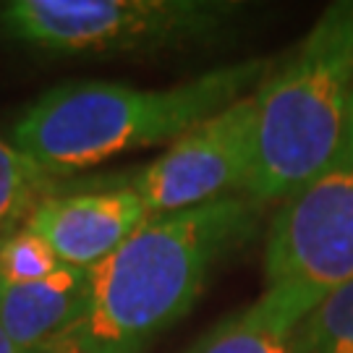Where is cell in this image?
<instances>
[{
	"instance_id": "3957f363",
	"label": "cell",
	"mask_w": 353,
	"mask_h": 353,
	"mask_svg": "<svg viewBox=\"0 0 353 353\" xmlns=\"http://www.w3.org/2000/svg\"><path fill=\"white\" fill-rule=\"evenodd\" d=\"M256 160L249 196L283 202L341 147L353 105V0L330 3L254 89Z\"/></svg>"
},
{
	"instance_id": "9c48e42d",
	"label": "cell",
	"mask_w": 353,
	"mask_h": 353,
	"mask_svg": "<svg viewBox=\"0 0 353 353\" xmlns=\"http://www.w3.org/2000/svg\"><path fill=\"white\" fill-rule=\"evenodd\" d=\"M312 309L314 303L296 293L265 288L254 303L204 332L189 353H301V327Z\"/></svg>"
},
{
	"instance_id": "8fae6325",
	"label": "cell",
	"mask_w": 353,
	"mask_h": 353,
	"mask_svg": "<svg viewBox=\"0 0 353 353\" xmlns=\"http://www.w3.org/2000/svg\"><path fill=\"white\" fill-rule=\"evenodd\" d=\"M301 353H353V280L330 290L303 319Z\"/></svg>"
},
{
	"instance_id": "5bb4252c",
	"label": "cell",
	"mask_w": 353,
	"mask_h": 353,
	"mask_svg": "<svg viewBox=\"0 0 353 353\" xmlns=\"http://www.w3.org/2000/svg\"><path fill=\"white\" fill-rule=\"evenodd\" d=\"M48 353H61V348H52V351H48ZM65 353H76V351H71V348H68Z\"/></svg>"
},
{
	"instance_id": "ba28073f",
	"label": "cell",
	"mask_w": 353,
	"mask_h": 353,
	"mask_svg": "<svg viewBox=\"0 0 353 353\" xmlns=\"http://www.w3.org/2000/svg\"><path fill=\"white\" fill-rule=\"evenodd\" d=\"M92 270L63 265L26 285H0V327L19 348H61L89 312Z\"/></svg>"
},
{
	"instance_id": "277c9868",
	"label": "cell",
	"mask_w": 353,
	"mask_h": 353,
	"mask_svg": "<svg viewBox=\"0 0 353 353\" xmlns=\"http://www.w3.org/2000/svg\"><path fill=\"white\" fill-rule=\"evenodd\" d=\"M239 13L230 0H11L0 29L50 55H115L212 39Z\"/></svg>"
},
{
	"instance_id": "6da1fadb",
	"label": "cell",
	"mask_w": 353,
	"mask_h": 353,
	"mask_svg": "<svg viewBox=\"0 0 353 353\" xmlns=\"http://www.w3.org/2000/svg\"><path fill=\"white\" fill-rule=\"evenodd\" d=\"M267 204L249 194L152 214L92 270V301L65 338L76 353H141L202 296L212 270L256 233Z\"/></svg>"
},
{
	"instance_id": "4fadbf2b",
	"label": "cell",
	"mask_w": 353,
	"mask_h": 353,
	"mask_svg": "<svg viewBox=\"0 0 353 353\" xmlns=\"http://www.w3.org/2000/svg\"><path fill=\"white\" fill-rule=\"evenodd\" d=\"M0 353H32V351H24V348H19L16 343L8 338V332L0 327Z\"/></svg>"
},
{
	"instance_id": "30bf717a",
	"label": "cell",
	"mask_w": 353,
	"mask_h": 353,
	"mask_svg": "<svg viewBox=\"0 0 353 353\" xmlns=\"http://www.w3.org/2000/svg\"><path fill=\"white\" fill-rule=\"evenodd\" d=\"M52 176L13 141L0 139V239H6L48 199Z\"/></svg>"
},
{
	"instance_id": "7c38bea8",
	"label": "cell",
	"mask_w": 353,
	"mask_h": 353,
	"mask_svg": "<svg viewBox=\"0 0 353 353\" xmlns=\"http://www.w3.org/2000/svg\"><path fill=\"white\" fill-rule=\"evenodd\" d=\"M63 262L32 228H16L0 239V285H26L52 275Z\"/></svg>"
},
{
	"instance_id": "8992f818",
	"label": "cell",
	"mask_w": 353,
	"mask_h": 353,
	"mask_svg": "<svg viewBox=\"0 0 353 353\" xmlns=\"http://www.w3.org/2000/svg\"><path fill=\"white\" fill-rule=\"evenodd\" d=\"M256 160V102L246 94L202 121L144 165L131 186L152 214L249 194Z\"/></svg>"
},
{
	"instance_id": "5b68a950",
	"label": "cell",
	"mask_w": 353,
	"mask_h": 353,
	"mask_svg": "<svg viewBox=\"0 0 353 353\" xmlns=\"http://www.w3.org/2000/svg\"><path fill=\"white\" fill-rule=\"evenodd\" d=\"M265 288L319 303L353 280V105L335 157L280 202L265 239Z\"/></svg>"
},
{
	"instance_id": "52a82bcc",
	"label": "cell",
	"mask_w": 353,
	"mask_h": 353,
	"mask_svg": "<svg viewBox=\"0 0 353 353\" xmlns=\"http://www.w3.org/2000/svg\"><path fill=\"white\" fill-rule=\"evenodd\" d=\"M150 212L134 186L50 194L26 220L55 256L71 267H94L131 239Z\"/></svg>"
},
{
	"instance_id": "7a4b0ae2",
	"label": "cell",
	"mask_w": 353,
	"mask_h": 353,
	"mask_svg": "<svg viewBox=\"0 0 353 353\" xmlns=\"http://www.w3.org/2000/svg\"><path fill=\"white\" fill-rule=\"evenodd\" d=\"M270 61L214 68L168 89L74 81L48 89L13 123V144L50 176L97 165L121 152L181 139L262 84Z\"/></svg>"
}]
</instances>
